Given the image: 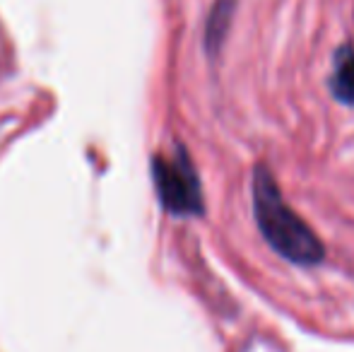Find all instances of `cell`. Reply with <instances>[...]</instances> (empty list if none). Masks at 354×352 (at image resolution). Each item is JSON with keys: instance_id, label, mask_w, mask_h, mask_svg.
Listing matches in <instances>:
<instances>
[{"instance_id": "obj_1", "label": "cell", "mask_w": 354, "mask_h": 352, "mask_svg": "<svg viewBox=\"0 0 354 352\" xmlns=\"http://www.w3.org/2000/svg\"><path fill=\"white\" fill-rule=\"evenodd\" d=\"M253 215L263 239L275 254L297 266H316L326 256V246L318 234L287 205L270 169L258 165L253 169Z\"/></svg>"}, {"instance_id": "obj_2", "label": "cell", "mask_w": 354, "mask_h": 352, "mask_svg": "<svg viewBox=\"0 0 354 352\" xmlns=\"http://www.w3.org/2000/svg\"><path fill=\"white\" fill-rule=\"evenodd\" d=\"M152 178L167 212L176 217H198L205 212L201 178L183 145L174 147L171 155L154 157Z\"/></svg>"}, {"instance_id": "obj_3", "label": "cell", "mask_w": 354, "mask_h": 352, "mask_svg": "<svg viewBox=\"0 0 354 352\" xmlns=\"http://www.w3.org/2000/svg\"><path fill=\"white\" fill-rule=\"evenodd\" d=\"M330 89L335 99L354 106V48L342 46L335 56V73L330 77Z\"/></svg>"}, {"instance_id": "obj_4", "label": "cell", "mask_w": 354, "mask_h": 352, "mask_svg": "<svg viewBox=\"0 0 354 352\" xmlns=\"http://www.w3.org/2000/svg\"><path fill=\"white\" fill-rule=\"evenodd\" d=\"M229 15H232V3H217V8H214L210 22H207V48L214 51V48L219 46V41H222L224 37V29H227L229 24Z\"/></svg>"}]
</instances>
